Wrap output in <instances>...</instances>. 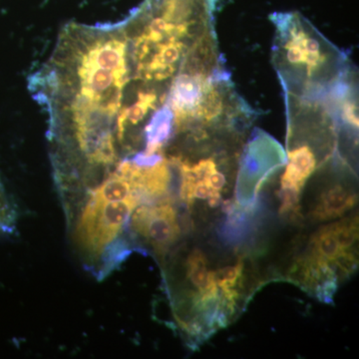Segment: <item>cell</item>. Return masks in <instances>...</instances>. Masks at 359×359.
<instances>
[{"instance_id": "obj_8", "label": "cell", "mask_w": 359, "mask_h": 359, "mask_svg": "<svg viewBox=\"0 0 359 359\" xmlns=\"http://www.w3.org/2000/svg\"><path fill=\"white\" fill-rule=\"evenodd\" d=\"M341 252L351 250L358 238V219H344L337 223L330 224Z\"/></svg>"}, {"instance_id": "obj_7", "label": "cell", "mask_w": 359, "mask_h": 359, "mask_svg": "<svg viewBox=\"0 0 359 359\" xmlns=\"http://www.w3.org/2000/svg\"><path fill=\"white\" fill-rule=\"evenodd\" d=\"M341 252L330 226L321 229L311 238V254L309 257L314 259L325 262L334 266V262Z\"/></svg>"}, {"instance_id": "obj_1", "label": "cell", "mask_w": 359, "mask_h": 359, "mask_svg": "<svg viewBox=\"0 0 359 359\" xmlns=\"http://www.w3.org/2000/svg\"><path fill=\"white\" fill-rule=\"evenodd\" d=\"M273 62L285 95L323 100L354 73L340 50L297 11L271 14Z\"/></svg>"}, {"instance_id": "obj_6", "label": "cell", "mask_w": 359, "mask_h": 359, "mask_svg": "<svg viewBox=\"0 0 359 359\" xmlns=\"http://www.w3.org/2000/svg\"><path fill=\"white\" fill-rule=\"evenodd\" d=\"M356 201L358 197L351 189L344 184H334L321 193L311 215L316 221L337 219L353 209Z\"/></svg>"}, {"instance_id": "obj_3", "label": "cell", "mask_w": 359, "mask_h": 359, "mask_svg": "<svg viewBox=\"0 0 359 359\" xmlns=\"http://www.w3.org/2000/svg\"><path fill=\"white\" fill-rule=\"evenodd\" d=\"M131 233L136 250L146 245L156 256L164 257L181 236L178 212L170 196L142 204L131 219Z\"/></svg>"}, {"instance_id": "obj_5", "label": "cell", "mask_w": 359, "mask_h": 359, "mask_svg": "<svg viewBox=\"0 0 359 359\" xmlns=\"http://www.w3.org/2000/svg\"><path fill=\"white\" fill-rule=\"evenodd\" d=\"M145 154H163L164 148L174 137V115L166 102L155 110L144 127Z\"/></svg>"}, {"instance_id": "obj_4", "label": "cell", "mask_w": 359, "mask_h": 359, "mask_svg": "<svg viewBox=\"0 0 359 359\" xmlns=\"http://www.w3.org/2000/svg\"><path fill=\"white\" fill-rule=\"evenodd\" d=\"M186 278L197 290V304L202 306L218 299L219 290L215 283L214 271H210L207 257L202 250H194L187 257Z\"/></svg>"}, {"instance_id": "obj_2", "label": "cell", "mask_w": 359, "mask_h": 359, "mask_svg": "<svg viewBox=\"0 0 359 359\" xmlns=\"http://www.w3.org/2000/svg\"><path fill=\"white\" fill-rule=\"evenodd\" d=\"M287 121V164L280 180V214L297 212L306 181L337 141L339 124L325 100H302L285 95Z\"/></svg>"}]
</instances>
